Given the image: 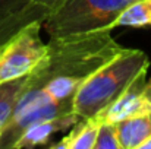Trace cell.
<instances>
[{
	"label": "cell",
	"instance_id": "6da1fadb",
	"mask_svg": "<svg viewBox=\"0 0 151 149\" xmlns=\"http://www.w3.org/2000/svg\"><path fill=\"white\" fill-rule=\"evenodd\" d=\"M123 48L110 29L50 38L44 57L27 76L12 117L50 99L75 97L79 86Z\"/></svg>",
	"mask_w": 151,
	"mask_h": 149
},
{
	"label": "cell",
	"instance_id": "7a4b0ae2",
	"mask_svg": "<svg viewBox=\"0 0 151 149\" xmlns=\"http://www.w3.org/2000/svg\"><path fill=\"white\" fill-rule=\"evenodd\" d=\"M148 64L144 51L123 48L79 86L73 97L75 114L79 118H97L141 73L148 70Z\"/></svg>",
	"mask_w": 151,
	"mask_h": 149
},
{
	"label": "cell",
	"instance_id": "3957f363",
	"mask_svg": "<svg viewBox=\"0 0 151 149\" xmlns=\"http://www.w3.org/2000/svg\"><path fill=\"white\" fill-rule=\"evenodd\" d=\"M135 0H63L43 22L49 38L113 29L117 16Z\"/></svg>",
	"mask_w": 151,
	"mask_h": 149
},
{
	"label": "cell",
	"instance_id": "277c9868",
	"mask_svg": "<svg viewBox=\"0 0 151 149\" xmlns=\"http://www.w3.org/2000/svg\"><path fill=\"white\" fill-rule=\"evenodd\" d=\"M43 21H35L19 29L0 46V83L28 76L47 51L41 38Z\"/></svg>",
	"mask_w": 151,
	"mask_h": 149
},
{
	"label": "cell",
	"instance_id": "5b68a950",
	"mask_svg": "<svg viewBox=\"0 0 151 149\" xmlns=\"http://www.w3.org/2000/svg\"><path fill=\"white\" fill-rule=\"evenodd\" d=\"M148 111H151V81L147 79V72H144L114 102H111L103 113H100L97 118L116 124L131 115Z\"/></svg>",
	"mask_w": 151,
	"mask_h": 149
},
{
	"label": "cell",
	"instance_id": "8992f818",
	"mask_svg": "<svg viewBox=\"0 0 151 149\" xmlns=\"http://www.w3.org/2000/svg\"><path fill=\"white\" fill-rule=\"evenodd\" d=\"M78 120H79V117L75 113H69V114H63V115H59L54 118L44 120V121H38V123L29 126L28 129H25L22 132V135L16 139V142L13 143L12 148L29 149L35 148V146H43L50 140L53 135H56L57 132L70 129Z\"/></svg>",
	"mask_w": 151,
	"mask_h": 149
},
{
	"label": "cell",
	"instance_id": "52a82bcc",
	"mask_svg": "<svg viewBox=\"0 0 151 149\" xmlns=\"http://www.w3.org/2000/svg\"><path fill=\"white\" fill-rule=\"evenodd\" d=\"M120 149H138L151 136V111L131 115L116 123Z\"/></svg>",
	"mask_w": 151,
	"mask_h": 149
},
{
	"label": "cell",
	"instance_id": "ba28073f",
	"mask_svg": "<svg viewBox=\"0 0 151 149\" xmlns=\"http://www.w3.org/2000/svg\"><path fill=\"white\" fill-rule=\"evenodd\" d=\"M100 120L99 118H79L72 127L70 132L60 140L51 145L53 149H94L97 130Z\"/></svg>",
	"mask_w": 151,
	"mask_h": 149
},
{
	"label": "cell",
	"instance_id": "9c48e42d",
	"mask_svg": "<svg viewBox=\"0 0 151 149\" xmlns=\"http://www.w3.org/2000/svg\"><path fill=\"white\" fill-rule=\"evenodd\" d=\"M50 15V10L41 6H29L21 12L7 15L4 18H0V46L4 44L12 35H15L19 29L27 26L31 22L35 21H46Z\"/></svg>",
	"mask_w": 151,
	"mask_h": 149
},
{
	"label": "cell",
	"instance_id": "30bf717a",
	"mask_svg": "<svg viewBox=\"0 0 151 149\" xmlns=\"http://www.w3.org/2000/svg\"><path fill=\"white\" fill-rule=\"evenodd\" d=\"M25 82L27 76L0 83V132L10 120Z\"/></svg>",
	"mask_w": 151,
	"mask_h": 149
},
{
	"label": "cell",
	"instance_id": "8fae6325",
	"mask_svg": "<svg viewBox=\"0 0 151 149\" xmlns=\"http://www.w3.org/2000/svg\"><path fill=\"white\" fill-rule=\"evenodd\" d=\"M147 25H151V0H135L117 16L113 28L116 26L141 28Z\"/></svg>",
	"mask_w": 151,
	"mask_h": 149
},
{
	"label": "cell",
	"instance_id": "7c38bea8",
	"mask_svg": "<svg viewBox=\"0 0 151 149\" xmlns=\"http://www.w3.org/2000/svg\"><path fill=\"white\" fill-rule=\"evenodd\" d=\"M62 1L63 0H0V18L21 12L29 6L46 7L51 13L62 4Z\"/></svg>",
	"mask_w": 151,
	"mask_h": 149
},
{
	"label": "cell",
	"instance_id": "4fadbf2b",
	"mask_svg": "<svg viewBox=\"0 0 151 149\" xmlns=\"http://www.w3.org/2000/svg\"><path fill=\"white\" fill-rule=\"evenodd\" d=\"M94 149H120L119 139H117L116 124L100 120L99 130H97V138H96V143H94Z\"/></svg>",
	"mask_w": 151,
	"mask_h": 149
},
{
	"label": "cell",
	"instance_id": "5bb4252c",
	"mask_svg": "<svg viewBox=\"0 0 151 149\" xmlns=\"http://www.w3.org/2000/svg\"><path fill=\"white\" fill-rule=\"evenodd\" d=\"M138 149H151V136L147 139V140H144V142L139 145V148Z\"/></svg>",
	"mask_w": 151,
	"mask_h": 149
}]
</instances>
